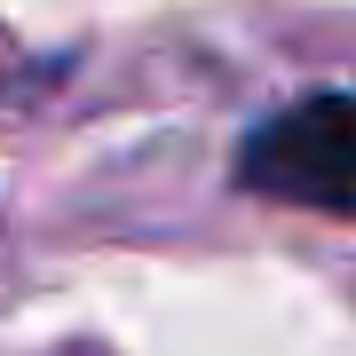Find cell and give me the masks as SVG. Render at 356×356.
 <instances>
[{"label": "cell", "mask_w": 356, "mask_h": 356, "mask_svg": "<svg viewBox=\"0 0 356 356\" xmlns=\"http://www.w3.org/2000/svg\"><path fill=\"white\" fill-rule=\"evenodd\" d=\"M238 182L254 198L356 222V95H301L238 143Z\"/></svg>", "instance_id": "obj_1"}]
</instances>
